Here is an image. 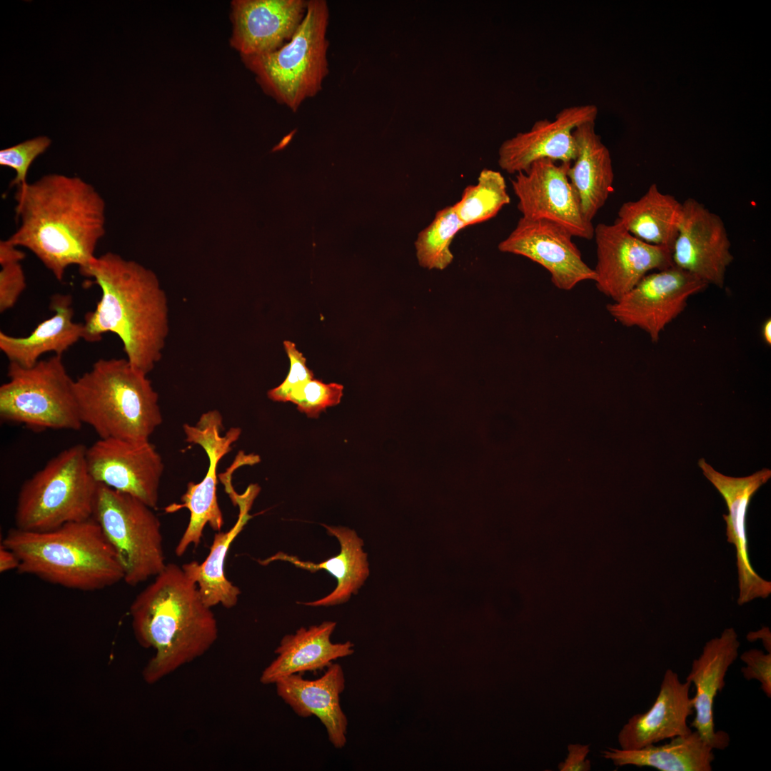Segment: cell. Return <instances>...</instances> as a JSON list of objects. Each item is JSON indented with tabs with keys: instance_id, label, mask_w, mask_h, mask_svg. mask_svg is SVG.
Returning a JSON list of instances; mask_svg holds the SVG:
<instances>
[{
	"instance_id": "cell-24",
	"label": "cell",
	"mask_w": 771,
	"mask_h": 771,
	"mask_svg": "<svg viewBox=\"0 0 771 771\" xmlns=\"http://www.w3.org/2000/svg\"><path fill=\"white\" fill-rule=\"evenodd\" d=\"M595 128V121H590L573 130L576 156L568 170L581 212L588 222H592L614 191L610 152Z\"/></svg>"
},
{
	"instance_id": "cell-30",
	"label": "cell",
	"mask_w": 771,
	"mask_h": 771,
	"mask_svg": "<svg viewBox=\"0 0 771 771\" xmlns=\"http://www.w3.org/2000/svg\"><path fill=\"white\" fill-rule=\"evenodd\" d=\"M510 202L506 183L501 173L484 168L479 174L478 183L465 188L461 198L453 206L458 218L467 227L495 217Z\"/></svg>"
},
{
	"instance_id": "cell-17",
	"label": "cell",
	"mask_w": 771,
	"mask_h": 771,
	"mask_svg": "<svg viewBox=\"0 0 771 771\" xmlns=\"http://www.w3.org/2000/svg\"><path fill=\"white\" fill-rule=\"evenodd\" d=\"M698 465L722 495L728 508V514L723 515V518L727 525V540L736 550L738 605L767 598L771 593V583L754 570L749 559L746 515L752 495L771 478V470L762 468L750 475L735 478L715 470L704 458L698 461Z\"/></svg>"
},
{
	"instance_id": "cell-38",
	"label": "cell",
	"mask_w": 771,
	"mask_h": 771,
	"mask_svg": "<svg viewBox=\"0 0 771 771\" xmlns=\"http://www.w3.org/2000/svg\"><path fill=\"white\" fill-rule=\"evenodd\" d=\"M6 240L0 241V265L9 262H21L26 257L25 253Z\"/></svg>"
},
{
	"instance_id": "cell-25",
	"label": "cell",
	"mask_w": 771,
	"mask_h": 771,
	"mask_svg": "<svg viewBox=\"0 0 771 771\" xmlns=\"http://www.w3.org/2000/svg\"><path fill=\"white\" fill-rule=\"evenodd\" d=\"M72 296L57 293L51 297L54 314L40 323L25 337H15L0 331V350L9 362L31 367L46 353L63 356L84 337V323L74 321Z\"/></svg>"
},
{
	"instance_id": "cell-4",
	"label": "cell",
	"mask_w": 771,
	"mask_h": 771,
	"mask_svg": "<svg viewBox=\"0 0 771 771\" xmlns=\"http://www.w3.org/2000/svg\"><path fill=\"white\" fill-rule=\"evenodd\" d=\"M1 545L19 558V573L54 585L94 591L124 580L117 555L93 517L47 531L14 527Z\"/></svg>"
},
{
	"instance_id": "cell-16",
	"label": "cell",
	"mask_w": 771,
	"mask_h": 771,
	"mask_svg": "<svg viewBox=\"0 0 771 771\" xmlns=\"http://www.w3.org/2000/svg\"><path fill=\"white\" fill-rule=\"evenodd\" d=\"M573 237L567 228L555 222L521 217L498 244V249L540 264L550 273L555 287L569 291L582 281L595 280L594 269L583 260Z\"/></svg>"
},
{
	"instance_id": "cell-18",
	"label": "cell",
	"mask_w": 771,
	"mask_h": 771,
	"mask_svg": "<svg viewBox=\"0 0 771 771\" xmlns=\"http://www.w3.org/2000/svg\"><path fill=\"white\" fill-rule=\"evenodd\" d=\"M597 114L595 105H577L564 108L553 121H537L529 131L519 133L501 144L498 150L500 167L516 174L542 158L572 163L576 156L573 130L584 122L595 121Z\"/></svg>"
},
{
	"instance_id": "cell-5",
	"label": "cell",
	"mask_w": 771,
	"mask_h": 771,
	"mask_svg": "<svg viewBox=\"0 0 771 771\" xmlns=\"http://www.w3.org/2000/svg\"><path fill=\"white\" fill-rule=\"evenodd\" d=\"M74 390L82 423L99 438L147 441L162 423L158 393L126 358H99Z\"/></svg>"
},
{
	"instance_id": "cell-29",
	"label": "cell",
	"mask_w": 771,
	"mask_h": 771,
	"mask_svg": "<svg viewBox=\"0 0 771 771\" xmlns=\"http://www.w3.org/2000/svg\"><path fill=\"white\" fill-rule=\"evenodd\" d=\"M635 750L609 748L603 757L616 766L650 767L660 771H711L713 748L696 731Z\"/></svg>"
},
{
	"instance_id": "cell-10",
	"label": "cell",
	"mask_w": 771,
	"mask_h": 771,
	"mask_svg": "<svg viewBox=\"0 0 771 771\" xmlns=\"http://www.w3.org/2000/svg\"><path fill=\"white\" fill-rule=\"evenodd\" d=\"M183 429L186 441L201 446L209 459V466L203 480L189 482L181 504H171L165 508L166 513H173L186 508L190 512L189 523L176 548L177 556H182L190 545L197 547L201 540L206 524L215 531H221L223 518L218 505L217 488V467L221 459L232 450V444L241 435L239 428H231L225 435L223 417L217 410L203 413L194 425L185 423Z\"/></svg>"
},
{
	"instance_id": "cell-8",
	"label": "cell",
	"mask_w": 771,
	"mask_h": 771,
	"mask_svg": "<svg viewBox=\"0 0 771 771\" xmlns=\"http://www.w3.org/2000/svg\"><path fill=\"white\" fill-rule=\"evenodd\" d=\"M8 381L0 386V418L35 430H79L74 380L62 356L41 359L31 367L9 362Z\"/></svg>"
},
{
	"instance_id": "cell-19",
	"label": "cell",
	"mask_w": 771,
	"mask_h": 771,
	"mask_svg": "<svg viewBox=\"0 0 771 771\" xmlns=\"http://www.w3.org/2000/svg\"><path fill=\"white\" fill-rule=\"evenodd\" d=\"M307 5L306 0L233 1L231 45L242 56L275 51L291 39Z\"/></svg>"
},
{
	"instance_id": "cell-41",
	"label": "cell",
	"mask_w": 771,
	"mask_h": 771,
	"mask_svg": "<svg viewBox=\"0 0 771 771\" xmlns=\"http://www.w3.org/2000/svg\"><path fill=\"white\" fill-rule=\"evenodd\" d=\"M762 336L767 345L771 344V320L767 319L762 326Z\"/></svg>"
},
{
	"instance_id": "cell-7",
	"label": "cell",
	"mask_w": 771,
	"mask_h": 771,
	"mask_svg": "<svg viewBox=\"0 0 771 771\" xmlns=\"http://www.w3.org/2000/svg\"><path fill=\"white\" fill-rule=\"evenodd\" d=\"M86 448L70 446L24 481L18 494L15 528L47 531L92 518L98 483L87 468Z\"/></svg>"
},
{
	"instance_id": "cell-26",
	"label": "cell",
	"mask_w": 771,
	"mask_h": 771,
	"mask_svg": "<svg viewBox=\"0 0 771 771\" xmlns=\"http://www.w3.org/2000/svg\"><path fill=\"white\" fill-rule=\"evenodd\" d=\"M259 490L257 485H251L243 494H237L235 505L239 507V514L235 525L228 531H218L214 535L210 552L203 562L191 561L181 566L196 583L203 601L210 608L221 604L231 608L238 603L241 590L225 576L224 564L231 543L251 518L248 512Z\"/></svg>"
},
{
	"instance_id": "cell-34",
	"label": "cell",
	"mask_w": 771,
	"mask_h": 771,
	"mask_svg": "<svg viewBox=\"0 0 771 771\" xmlns=\"http://www.w3.org/2000/svg\"><path fill=\"white\" fill-rule=\"evenodd\" d=\"M283 346L290 361V369L286 379L277 387L269 390L268 397L278 402H287L290 394L314 378V374L306 366V359L294 343L284 341Z\"/></svg>"
},
{
	"instance_id": "cell-27",
	"label": "cell",
	"mask_w": 771,
	"mask_h": 771,
	"mask_svg": "<svg viewBox=\"0 0 771 771\" xmlns=\"http://www.w3.org/2000/svg\"><path fill=\"white\" fill-rule=\"evenodd\" d=\"M323 525L330 535L338 540L341 545L338 555L319 563L303 561L283 552L258 560L262 565L276 560L287 561L311 573L325 570L332 575L337 580L336 588L329 595L316 601L298 603L308 606H331L347 602L352 594L358 593L369 574L367 555L362 549L363 542L356 533L346 527Z\"/></svg>"
},
{
	"instance_id": "cell-33",
	"label": "cell",
	"mask_w": 771,
	"mask_h": 771,
	"mask_svg": "<svg viewBox=\"0 0 771 771\" xmlns=\"http://www.w3.org/2000/svg\"><path fill=\"white\" fill-rule=\"evenodd\" d=\"M51 142L47 136H40L0 151V165L16 172L10 186H16L19 189L29 183L26 178L30 166L49 148Z\"/></svg>"
},
{
	"instance_id": "cell-12",
	"label": "cell",
	"mask_w": 771,
	"mask_h": 771,
	"mask_svg": "<svg viewBox=\"0 0 771 771\" xmlns=\"http://www.w3.org/2000/svg\"><path fill=\"white\" fill-rule=\"evenodd\" d=\"M571 163L542 158L511 179L522 218L548 220L567 228L573 236L592 239L594 226L584 218L568 177Z\"/></svg>"
},
{
	"instance_id": "cell-20",
	"label": "cell",
	"mask_w": 771,
	"mask_h": 771,
	"mask_svg": "<svg viewBox=\"0 0 771 771\" xmlns=\"http://www.w3.org/2000/svg\"><path fill=\"white\" fill-rule=\"evenodd\" d=\"M740 643L734 628L725 629L719 637L707 641L702 653L693 660L686 680L695 687L692 700L694 727L713 750H725L729 746L730 735L723 730H715L714 700L725 686V677L738 657Z\"/></svg>"
},
{
	"instance_id": "cell-6",
	"label": "cell",
	"mask_w": 771,
	"mask_h": 771,
	"mask_svg": "<svg viewBox=\"0 0 771 771\" xmlns=\"http://www.w3.org/2000/svg\"><path fill=\"white\" fill-rule=\"evenodd\" d=\"M328 21L327 2L309 0L303 21L288 41L269 53L243 56L263 90L294 112L321 91L328 74Z\"/></svg>"
},
{
	"instance_id": "cell-11",
	"label": "cell",
	"mask_w": 771,
	"mask_h": 771,
	"mask_svg": "<svg viewBox=\"0 0 771 771\" xmlns=\"http://www.w3.org/2000/svg\"><path fill=\"white\" fill-rule=\"evenodd\" d=\"M707 286L673 265L647 273L607 310L622 325L642 329L657 343L665 327L685 310L689 298Z\"/></svg>"
},
{
	"instance_id": "cell-36",
	"label": "cell",
	"mask_w": 771,
	"mask_h": 771,
	"mask_svg": "<svg viewBox=\"0 0 771 771\" xmlns=\"http://www.w3.org/2000/svg\"><path fill=\"white\" fill-rule=\"evenodd\" d=\"M741 660L746 666L741 672L747 680H756L767 697H771V653L758 649H750L742 653Z\"/></svg>"
},
{
	"instance_id": "cell-21",
	"label": "cell",
	"mask_w": 771,
	"mask_h": 771,
	"mask_svg": "<svg viewBox=\"0 0 771 771\" xmlns=\"http://www.w3.org/2000/svg\"><path fill=\"white\" fill-rule=\"evenodd\" d=\"M690 686L687 680L681 682L677 672L667 670L651 707L631 717L619 732L620 749H639L690 733L687 718L693 713Z\"/></svg>"
},
{
	"instance_id": "cell-14",
	"label": "cell",
	"mask_w": 771,
	"mask_h": 771,
	"mask_svg": "<svg viewBox=\"0 0 771 771\" xmlns=\"http://www.w3.org/2000/svg\"><path fill=\"white\" fill-rule=\"evenodd\" d=\"M593 238L597 252L596 286L613 301L651 271L673 266L671 249L637 238L616 221L613 224L598 223L594 227Z\"/></svg>"
},
{
	"instance_id": "cell-2",
	"label": "cell",
	"mask_w": 771,
	"mask_h": 771,
	"mask_svg": "<svg viewBox=\"0 0 771 771\" xmlns=\"http://www.w3.org/2000/svg\"><path fill=\"white\" fill-rule=\"evenodd\" d=\"M80 273L101 291L96 308L84 316V340L101 341L116 335L126 359L148 375L161 360L169 333V309L165 291L151 270L120 255L96 256Z\"/></svg>"
},
{
	"instance_id": "cell-31",
	"label": "cell",
	"mask_w": 771,
	"mask_h": 771,
	"mask_svg": "<svg viewBox=\"0 0 771 771\" xmlns=\"http://www.w3.org/2000/svg\"><path fill=\"white\" fill-rule=\"evenodd\" d=\"M464 228L453 206L439 210L431 223L418 233L415 242L420 266L428 269L447 268L453 259L450 246L455 236Z\"/></svg>"
},
{
	"instance_id": "cell-1",
	"label": "cell",
	"mask_w": 771,
	"mask_h": 771,
	"mask_svg": "<svg viewBox=\"0 0 771 771\" xmlns=\"http://www.w3.org/2000/svg\"><path fill=\"white\" fill-rule=\"evenodd\" d=\"M17 230L7 240L30 251L61 281L71 266L82 268L96 256L105 234L106 203L79 176H42L15 196Z\"/></svg>"
},
{
	"instance_id": "cell-35",
	"label": "cell",
	"mask_w": 771,
	"mask_h": 771,
	"mask_svg": "<svg viewBox=\"0 0 771 771\" xmlns=\"http://www.w3.org/2000/svg\"><path fill=\"white\" fill-rule=\"evenodd\" d=\"M26 288V276L21 262L1 265L0 312L12 308Z\"/></svg>"
},
{
	"instance_id": "cell-9",
	"label": "cell",
	"mask_w": 771,
	"mask_h": 771,
	"mask_svg": "<svg viewBox=\"0 0 771 771\" xmlns=\"http://www.w3.org/2000/svg\"><path fill=\"white\" fill-rule=\"evenodd\" d=\"M92 517L116 553L126 584L136 586L165 568L161 523L143 501L98 483Z\"/></svg>"
},
{
	"instance_id": "cell-13",
	"label": "cell",
	"mask_w": 771,
	"mask_h": 771,
	"mask_svg": "<svg viewBox=\"0 0 771 771\" xmlns=\"http://www.w3.org/2000/svg\"><path fill=\"white\" fill-rule=\"evenodd\" d=\"M86 460L97 483L133 495L153 509L157 507L164 465L149 440L99 438L86 448Z\"/></svg>"
},
{
	"instance_id": "cell-15",
	"label": "cell",
	"mask_w": 771,
	"mask_h": 771,
	"mask_svg": "<svg viewBox=\"0 0 771 771\" xmlns=\"http://www.w3.org/2000/svg\"><path fill=\"white\" fill-rule=\"evenodd\" d=\"M683 213L672 249L675 266L707 285L722 288L734 260L722 218L693 198L682 202Z\"/></svg>"
},
{
	"instance_id": "cell-32",
	"label": "cell",
	"mask_w": 771,
	"mask_h": 771,
	"mask_svg": "<svg viewBox=\"0 0 771 771\" xmlns=\"http://www.w3.org/2000/svg\"><path fill=\"white\" fill-rule=\"evenodd\" d=\"M343 386L336 383H325L312 379L292 392L287 402L297 405L300 412L309 418H318L326 408L338 404L343 396Z\"/></svg>"
},
{
	"instance_id": "cell-22",
	"label": "cell",
	"mask_w": 771,
	"mask_h": 771,
	"mask_svg": "<svg viewBox=\"0 0 771 771\" xmlns=\"http://www.w3.org/2000/svg\"><path fill=\"white\" fill-rule=\"evenodd\" d=\"M342 667L331 664L316 680H306L301 674L276 682L277 695L301 717H317L325 727L329 741L338 749L347 742L348 719L340 704L345 689Z\"/></svg>"
},
{
	"instance_id": "cell-37",
	"label": "cell",
	"mask_w": 771,
	"mask_h": 771,
	"mask_svg": "<svg viewBox=\"0 0 771 771\" xmlns=\"http://www.w3.org/2000/svg\"><path fill=\"white\" fill-rule=\"evenodd\" d=\"M590 751L589 745H569L568 755L558 768L562 771H587L590 770V762L585 759Z\"/></svg>"
},
{
	"instance_id": "cell-3",
	"label": "cell",
	"mask_w": 771,
	"mask_h": 771,
	"mask_svg": "<svg viewBox=\"0 0 771 771\" xmlns=\"http://www.w3.org/2000/svg\"><path fill=\"white\" fill-rule=\"evenodd\" d=\"M130 613L135 637L155 653L143 670L153 683L203 655L218 638L211 608L182 567L166 563L134 599Z\"/></svg>"
},
{
	"instance_id": "cell-28",
	"label": "cell",
	"mask_w": 771,
	"mask_h": 771,
	"mask_svg": "<svg viewBox=\"0 0 771 771\" xmlns=\"http://www.w3.org/2000/svg\"><path fill=\"white\" fill-rule=\"evenodd\" d=\"M682 213V203L652 183L638 200L623 203L615 221L637 238L672 250Z\"/></svg>"
},
{
	"instance_id": "cell-23",
	"label": "cell",
	"mask_w": 771,
	"mask_h": 771,
	"mask_svg": "<svg viewBox=\"0 0 771 771\" xmlns=\"http://www.w3.org/2000/svg\"><path fill=\"white\" fill-rule=\"evenodd\" d=\"M336 626V622L324 621L283 636L275 650L277 657L261 673V682L275 684L288 675L323 670L333 660L351 655L354 652L351 642H331Z\"/></svg>"
},
{
	"instance_id": "cell-39",
	"label": "cell",
	"mask_w": 771,
	"mask_h": 771,
	"mask_svg": "<svg viewBox=\"0 0 771 771\" xmlns=\"http://www.w3.org/2000/svg\"><path fill=\"white\" fill-rule=\"evenodd\" d=\"M19 559L17 555L10 549L1 545L0 547V572L17 570L19 566Z\"/></svg>"
},
{
	"instance_id": "cell-42",
	"label": "cell",
	"mask_w": 771,
	"mask_h": 771,
	"mask_svg": "<svg viewBox=\"0 0 771 771\" xmlns=\"http://www.w3.org/2000/svg\"><path fill=\"white\" fill-rule=\"evenodd\" d=\"M293 133H294V131L291 133V134H289L286 138H284L283 139V141L280 143V144L278 146H276L273 150L275 151V150L282 149L283 148H284L288 143L290 140L291 139Z\"/></svg>"
},
{
	"instance_id": "cell-40",
	"label": "cell",
	"mask_w": 771,
	"mask_h": 771,
	"mask_svg": "<svg viewBox=\"0 0 771 771\" xmlns=\"http://www.w3.org/2000/svg\"><path fill=\"white\" fill-rule=\"evenodd\" d=\"M747 638L750 642H753L757 639L761 640L767 652L771 653L770 631L767 627H763L756 632L749 633Z\"/></svg>"
}]
</instances>
